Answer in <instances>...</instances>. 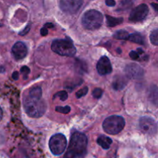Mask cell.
I'll use <instances>...</instances> for the list:
<instances>
[{"label":"cell","mask_w":158,"mask_h":158,"mask_svg":"<svg viewBox=\"0 0 158 158\" xmlns=\"http://www.w3.org/2000/svg\"><path fill=\"white\" fill-rule=\"evenodd\" d=\"M29 29H30V26H27L26 28H25V29L23 31V32H19V35H26V34H27L28 32H29Z\"/></svg>","instance_id":"cell-30"},{"label":"cell","mask_w":158,"mask_h":158,"mask_svg":"<svg viewBox=\"0 0 158 158\" xmlns=\"http://www.w3.org/2000/svg\"><path fill=\"white\" fill-rule=\"evenodd\" d=\"M64 158H80L79 156L76 155V154H73V153L69 152V151H66V154H65Z\"/></svg>","instance_id":"cell-28"},{"label":"cell","mask_w":158,"mask_h":158,"mask_svg":"<svg viewBox=\"0 0 158 158\" xmlns=\"http://www.w3.org/2000/svg\"><path fill=\"white\" fill-rule=\"evenodd\" d=\"M139 126L143 133L148 134H155L157 131V125L155 120L151 117H143L139 120Z\"/></svg>","instance_id":"cell-8"},{"label":"cell","mask_w":158,"mask_h":158,"mask_svg":"<svg viewBox=\"0 0 158 158\" xmlns=\"http://www.w3.org/2000/svg\"><path fill=\"white\" fill-rule=\"evenodd\" d=\"M66 143L67 141L66 137L63 134H56L52 136L49 140V149L54 155H60L66 150Z\"/></svg>","instance_id":"cell-6"},{"label":"cell","mask_w":158,"mask_h":158,"mask_svg":"<svg viewBox=\"0 0 158 158\" xmlns=\"http://www.w3.org/2000/svg\"><path fill=\"white\" fill-rule=\"evenodd\" d=\"M2 114H3L2 110V108L0 107V121H1L2 118Z\"/></svg>","instance_id":"cell-36"},{"label":"cell","mask_w":158,"mask_h":158,"mask_svg":"<svg viewBox=\"0 0 158 158\" xmlns=\"http://www.w3.org/2000/svg\"><path fill=\"white\" fill-rule=\"evenodd\" d=\"M132 1L131 0H122L121 2H120V9H118V10H120V9H129L130 7H131L132 6Z\"/></svg>","instance_id":"cell-20"},{"label":"cell","mask_w":158,"mask_h":158,"mask_svg":"<svg viewBox=\"0 0 158 158\" xmlns=\"http://www.w3.org/2000/svg\"><path fill=\"white\" fill-rule=\"evenodd\" d=\"M124 126L125 120L120 116H110L103 123V128L105 132L111 135L118 134L123 131Z\"/></svg>","instance_id":"cell-4"},{"label":"cell","mask_w":158,"mask_h":158,"mask_svg":"<svg viewBox=\"0 0 158 158\" xmlns=\"http://www.w3.org/2000/svg\"><path fill=\"white\" fill-rule=\"evenodd\" d=\"M29 95L35 97H42V89L40 87H35L29 92Z\"/></svg>","instance_id":"cell-21"},{"label":"cell","mask_w":158,"mask_h":158,"mask_svg":"<svg viewBox=\"0 0 158 158\" xmlns=\"http://www.w3.org/2000/svg\"><path fill=\"white\" fill-rule=\"evenodd\" d=\"M12 79H13V80H17L19 79V73L18 72H17V71H15V72L13 73H12Z\"/></svg>","instance_id":"cell-33"},{"label":"cell","mask_w":158,"mask_h":158,"mask_svg":"<svg viewBox=\"0 0 158 158\" xmlns=\"http://www.w3.org/2000/svg\"><path fill=\"white\" fill-rule=\"evenodd\" d=\"M44 27H46V28H53V25H52V23H46V24H45Z\"/></svg>","instance_id":"cell-34"},{"label":"cell","mask_w":158,"mask_h":158,"mask_svg":"<svg viewBox=\"0 0 158 158\" xmlns=\"http://www.w3.org/2000/svg\"><path fill=\"white\" fill-rule=\"evenodd\" d=\"M150 40L152 44L154 46H157L158 45V29H155L151 32V35H150Z\"/></svg>","instance_id":"cell-19"},{"label":"cell","mask_w":158,"mask_h":158,"mask_svg":"<svg viewBox=\"0 0 158 158\" xmlns=\"http://www.w3.org/2000/svg\"><path fill=\"white\" fill-rule=\"evenodd\" d=\"M157 86H154L151 87L150 91V97L154 104H157Z\"/></svg>","instance_id":"cell-18"},{"label":"cell","mask_w":158,"mask_h":158,"mask_svg":"<svg viewBox=\"0 0 158 158\" xmlns=\"http://www.w3.org/2000/svg\"><path fill=\"white\" fill-rule=\"evenodd\" d=\"M130 34L128 33L127 31L126 30H119L117 32H116L114 34V38L117 39V40H127L128 36H129Z\"/></svg>","instance_id":"cell-17"},{"label":"cell","mask_w":158,"mask_h":158,"mask_svg":"<svg viewBox=\"0 0 158 158\" xmlns=\"http://www.w3.org/2000/svg\"><path fill=\"white\" fill-rule=\"evenodd\" d=\"M23 106L26 114L33 118L42 117L46 110V103L42 97H35L30 95L25 98Z\"/></svg>","instance_id":"cell-1"},{"label":"cell","mask_w":158,"mask_h":158,"mask_svg":"<svg viewBox=\"0 0 158 158\" xmlns=\"http://www.w3.org/2000/svg\"><path fill=\"white\" fill-rule=\"evenodd\" d=\"M106 23L109 27H114L116 26H118L120 23L123 22V19L121 17L119 18H115V17L110 16V15H106Z\"/></svg>","instance_id":"cell-15"},{"label":"cell","mask_w":158,"mask_h":158,"mask_svg":"<svg viewBox=\"0 0 158 158\" xmlns=\"http://www.w3.org/2000/svg\"><path fill=\"white\" fill-rule=\"evenodd\" d=\"M56 97H59V98H60L62 101H65V100H66L68 97L67 92L65 90L60 91V92L57 93V94H56L55 95L53 96V99L56 98Z\"/></svg>","instance_id":"cell-22"},{"label":"cell","mask_w":158,"mask_h":158,"mask_svg":"<svg viewBox=\"0 0 158 158\" xmlns=\"http://www.w3.org/2000/svg\"><path fill=\"white\" fill-rule=\"evenodd\" d=\"M83 2V0H60V7L65 13L74 14L80 9Z\"/></svg>","instance_id":"cell-7"},{"label":"cell","mask_w":158,"mask_h":158,"mask_svg":"<svg viewBox=\"0 0 158 158\" xmlns=\"http://www.w3.org/2000/svg\"><path fill=\"white\" fill-rule=\"evenodd\" d=\"M20 71H21L22 74H23V78H24L25 80H26V79H27V77H28V76H29V72H30V69H29V67L24 66H23V67L21 68Z\"/></svg>","instance_id":"cell-26"},{"label":"cell","mask_w":158,"mask_h":158,"mask_svg":"<svg viewBox=\"0 0 158 158\" xmlns=\"http://www.w3.org/2000/svg\"><path fill=\"white\" fill-rule=\"evenodd\" d=\"M151 6L154 8V10L157 11V4H155V3H152V4H151Z\"/></svg>","instance_id":"cell-35"},{"label":"cell","mask_w":158,"mask_h":158,"mask_svg":"<svg viewBox=\"0 0 158 158\" xmlns=\"http://www.w3.org/2000/svg\"><path fill=\"white\" fill-rule=\"evenodd\" d=\"M88 93V87L87 86H85V87H83V89H80L79 91H77V94H76V97H77V98H81V97H83V96L86 95V94Z\"/></svg>","instance_id":"cell-25"},{"label":"cell","mask_w":158,"mask_h":158,"mask_svg":"<svg viewBox=\"0 0 158 158\" xmlns=\"http://www.w3.org/2000/svg\"><path fill=\"white\" fill-rule=\"evenodd\" d=\"M97 69L100 75H107L110 73L113 69L110 59L105 56L101 57L97 64Z\"/></svg>","instance_id":"cell-10"},{"label":"cell","mask_w":158,"mask_h":158,"mask_svg":"<svg viewBox=\"0 0 158 158\" xmlns=\"http://www.w3.org/2000/svg\"><path fill=\"white\" fill-rule=\"evenodd\" d=\"M70 107L69 106H56V111L59 113H61L63 114H67L70 112Z\"/></svg>","instance_id":"cell-23"},{"label":"cell","mask_w":158,"mask_h":158,"mask_svg":"<svg viewBox=\"0 0 158 158\" xmlns=\"http://www.w3.org/2000/svg\"><path fill=\"white\" fill-rule=\"evenodd\" d=\"M87 137L80 132H74L72 134L67 151L80 157H83L86 154L87 148Z\"/></svg>","instance_id":"cell-2"},{"label":"cell","mask_w":158,"mask_h":158,"mask_svg":"<svg viewBox=\"0 0 158 158\" xmlns=\"http://www.w3.org/2000/svg\"><path fill=\"white\" fill-rule=\"evenodd\" d=\"M52 49L56 53L65 56H73L77 49L71 41L67 40H56L52 43Z\"/></svg>","instance_id":"cell-5"},{"label":"cell","mask_w":158,"mask_h":158,"mask_svg":"<svg viewBox=\"0 0 158 158\" xmlns=\"http://www.w3.org/2000/svg\"><path fill=\"white\" fill-rule=\"evenodd\" d=\"M27 46L23 42H17L12 48V53L16 60H20L25 58L27 55Z\"/></svg>","instance_id":"cell-12"},{"label":"cell","mask_w":158,"mask_h":158,"mask_svg":"<svg viewBox=\"0 0 158 158\" xmlns=\"http://www.w3.org/2000/svg\"><path fill=\"white\" fill-rule=\"evenodd\" d=\"M117 51H118V52H119V53H120V52H120V49H118V50H117Z\"/></svg>","instance_id":"cell-38"},{"label":"cell","mask_w":158,"mask_h":158,"mask_svg":"<svg viewBox=\"0 0 158 158\" xmlns=\"http://www.w3.org/2000/svg\"><path fill=\"white\" fill-rule=\"evenodd\" d=\"M40 33H41L42 35L45 36V35H46L48 34V29H46V27H43V29H41V30H40Z\"/></svg>","instance_id":"cell-32"},{"label":"cell","mask_w":158,"mask_h":158,"mask_svg":"<svg viewBox=\"0 0 158 158\" xmlns=\"http://www.w3.org/2000/svg\"><path fill=\"white\" fill-rule=\"evenodd\" d=\"M127 79L128 77H126L122 75H117L114 77V81H113L112 83L113 88L116 89V90H121V89H123L127 84Z\"/></svg>","instance_id":"cell-13"},{"label":"cell","mask_w":158,"mask_h":158,"mask_svg":"<svg viewBox=\"0 0 158 158\" xmlns=\"http://www.w3.org/2000/svg\"><path fill=\"white\" fill-rule=\"evenodd\" d=\"M97 143L103 149L108 150L110 148L111 143H113L111 138H110L109 137H106L105 135H101L98 137L97 139Z\"/></svg>","instance_id":"cell-14"},{"label":"cell","mask_w":158,"mask_h":158,"mask_svg":"<svg viewBox=\"0 0 158 158\" xmlns=\"http://www.w3.org/2000/svg\"><path fill=\"white\" fill-rule=\"evenodd\" d=\"M5 70V69L3 67H2V66H0V73L3 72V71Z\"/></svg>","instance_id":"cell-37"},{"label":"cell","mask_w":158,"mask_h":158,"mask_svg":"<svg viewBox=\"0 0 158 158\" xmlns=\"http://www.w3.org/2000/svg\"><path fill=\"white\" fill-rule=\"evenodd\" d=\"M125 73L128 78L140 79L143 77V69L135 63H131L125 68Z\"/></svg>","instance_id":"cell-11"},{"label":"cell","mask_w":158,"mask_h":158,"mask_svg":"<svg viewBox=\"0 0 158 158\" xmlns=\"http://www.w3.org/2000/svg\"><path fill=\"white\" fill-rule=\"evenodd\" d=\"M148 12H149V9L146 4L140 5L131 11L129 17L130 21L134 22V23L143 21L148 15Z\"/></svg>","instance_id":"cell-9"},{"label":"cell","mask_w":158,"mask_h":158,"mask_svg":"<svg viewBox=\"0 0 158 158\" xmlns=\"http://www.w3.org/2000/svg\"><path fill=\"white\" fill-rule=\"evenodd\" d=\"M130 56H131V59H133V60H138L139 54L137 53V52H135V51H131V52H130Z\"/></svg>","instance_id":"cell-29"},{"label":"cell","mask_w":158,"mask_h":158,"mask_svg":"<svg viewBox=\"0 0 158 158\" xmlns=\"http://www.w3.org/2000/svg\"><path fill=\"white\" fill-rule=\"evenodd\" d=\"M85 65H86V63H85L84 62L77 61V68L78 69V71L80 69H82V71H83V72H86V66H84V67H83V66H85Z\"/></svg>","instance_id":"cell-27"},{"label":"cell","mask_w":158,"mask_h":158,"mask_svg":"<svg viewBox=\"0 0 158 158\" xmlns=\"http://www.w3.org/2000/svg\"><path fill=\"white\" fill-rule=\"evenodd\" d=\"M106 4L108 6H115L116 2L114 0H106Z\"/></svg>","instance_id":"cell-31"},{"label":"cell","mask_w":158,"mask_h":158,"mask_svg":"<svg viewBox=\"0 0 158 158\" xmlns=\"http://www.w3.org/2000/svg\"><path fill=\"white\" fill-rule=\"evenodd\" d=\"M103 15L95 9L88 10L84 13L82 18V23L85 29L89 30H95L99 29L103 23Z\"/></svg>","instance_id":"cell-3"},{"label":"cell","mask_w":158,"mask_h":158,"mask_svg":"<svg viewBox=\"0 0 158 158\" xmlns=\"http://www.w3.org/2000/svg\"><path fill=\"white\" fill-rule=\"evenodd\" d=\"M103 91L102 89H100V88H96L93 91V97L96 99H100L102 97V95H103Z\"/></svg>","instance_id":"cell-24"},{"label":"cell","mask_w":158,"mask_h":158,"mask_svg":"<svg viewBox=\"0 0 158 158\" xmlns=\"http://www.w3.org/2000/svg\"><path fill=\"white\" fill-rule=\"evenodd\" d=\"M127 40L133 42V43H138V44L140 45L144 44V39L139 33H133L131 35H129Z\"/></svg>","instance_id":"cell-16"}]
</instances>
